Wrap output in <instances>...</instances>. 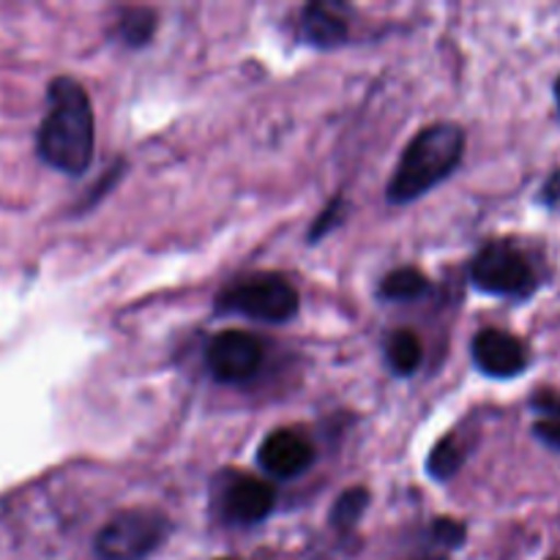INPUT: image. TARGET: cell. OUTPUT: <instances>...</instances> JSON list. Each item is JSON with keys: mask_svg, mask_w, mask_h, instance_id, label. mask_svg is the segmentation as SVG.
Returning <instances> with one entry per match:
<instances>
[{"mask_svg": "<svg viewBox=\"0 0 560 560\" xmlns=\"http://www.w3.org/2000/svg\"><path fill=\"white\" fill-rule=\"evenodd\" d=\"M49 109L38 126V156L66 175H82L93 162L96 126L88 91L71 77H58L49 85Z\"/></svg>", "mask_w": 560, "mask_h": 560, "instance_id": "1", "label": "cell"}, {"mask_svg": "<svg viewBox=\"0 0 560 560\" xmlns=\"http://www.w3.org/2000/svg\"><path fill=\"white\" fill-rule=\"evenodd\" d=\"M463 153L465 131L457 124H432L421 129L399 159L397 173L386 189L388 200L397 206L419 200L454 173Z\"/></svg>", "mask_w": 560, "mask_h": 560, "instance_id": "2", "label": "cell"}, {"mask_svg": "<svg viewBox=\"0 0 560 560\" xmlns=\"http://www.w3.org/2000/svg\"><path fill=\"white\" fill-rule=\"evenodd\" d=\"M299 293L279 273H255L233 282L219 299V306L262 323H288L299 315Z\"/></svg>", "mask_w": 560, "mask_h": 560, "instance_id": "3", "label": "cell"}, {"mask_svg": "<svg viewBox=\"0 0 560 560\" xmlns=\"http://www.w3.org/2000/svg\"><path fill=\"white\" fill-rule=\"evenodd\" d=\"M170 523L151 509H129L109 520L96 536V556L102 560H142L167 536Z\"/></svg>", "mask_w": 560, "mask_h": 560, "instance_id": "4", "label": "cell"}, {"mask_svg": "<svg viewBox=\"0 0 560 560\" xmlns=\"http://www.w3.org/2000/svg\"><path fill=\"white\" fill-rule=\"evenodd\" d=\"M470 279L481 293L525 299L534 293L536 277L528 257L509 241H492L470 262Z\"/></svg>", "mask_w": 560, "mask_h": 560, "instance_id": "5", "label": "cell"}, {"mask_svg": "<svg viewBox=\"0 0 560 560\" xmlns=\"http://www.w3.org/2000/svg\"><path fill=\"white\" fill-rule=\"evenodd\" d=\"M206 364L211 375L222 383L249 381L262 364L260 339L238 328L217 334L206 348Z\"/></svg>", "mask_w": 560, "mask_h": 560, "instance_id": "6", "label": "cell"}, {"mask_svg": "<svg viewBox=\"0 0 560 560\" xmlns=\"http://www.w3.org/2000/svg\"><path fill=\"white\" fill-rule=\"evenodd\" d=\"M262 470L273 479H295L315 463V446L299 430H277L257 448Z\"/></svg>", "mask_w": 560, "mask_h": 560, "instance_id": "7", "label": "cell"}, {"mask_svg": "<svg viewBox=\"0 0 560 560\" xmlns=\"http://www.w3.org/2000/svg\"><path fill=\"white\" fill-rule=\"evenodd\" d=\"M474 361L490 377H517L528 366V350L514 334L485 328L474 339Z\"/></svg>", "mask_w": 560, "mask_h": 560, "instance_id": "8", "label": "cell"}, {"mask_svg": "<svg viewBox=\"0 0 560 560\" xmlns=\"http://www.w3.org/2000/svg\"><path fill=\"white\" fill-rule=\"evenodd\" d=\"M273 503H277V490L257 476H238L230 481L224 492V514L241 525H255L266 520Z\"/></svg>", "mask_w": 560, "mask_h": 560, "instance_id": "9", "label": "cell"}, {"mask_svg": "<svg viewBox=\"0 0 560 560\" xmlns=\"http://www.w3.org/2000/svg\"><path fill=\"white\" fill-rule=\"evenodd\" d=\"M301 36L312 47H339L348 38V20L339 5L310 3L301 14Z\"/></svg>", "mask_w": 560, "mask_h": 560, "instance_id": "10", "label": "cell"}, {"mask_svg": "<svg viewBox=\"0 0 560 560\" xmlns=\"http://www.w3.org/2000/svg\"><path fill=\"white\" fill-rule=\"evenodd\" d=\"M386 355L388 364L394 366L397 375H413L421 364V355H424V348H421V339L416 337L408 328H399L388 337L386 342Z\"/></svg>", "mask_w": 560, "mask_h": 560, "instance_id": "11", "label": "cell"}, {"mask_svg": "<svg viewBox=\"0 0 560 560\" xmlns=\"http://www.w3.org/2000/svg\"><path fill=\"white\" fill-rule=\"evenodd\" d=\"M430 290V279L419 268H397L381 282V295L388 301H413Z\"/></svg>", "mask_w": 560, "mask_h": 560, "instance_id": "12", "label": "cell"}, {"mask_svg": "<svg viewBox=\"0 0 560 560\" xmlns=\"http://www.w3.org/2000/svg\"><path fill=\"white\" fill-rule=\"evenodd\" d=\"M534 410H536V424H534L536 438L560 452V394L541 392L539 397L534 399Z\"/></svg>", "mask_w": 560, "mask_h": 560, "instance_id": "13", "label": "cell"}, {"mask_svg": "<svg viewBox=\"0 0 560 560\" xmlns=\"http://www.w3.org/2000/svg\"><path fill=\"white\" fill-rule=\"evenodd\" d=\"M153 31H156V14L151 9H129L120 14L118 36L126 47H142L151 42Z\"/></svg>", "mask_w": 560, "mask_h": 560, "instance_id": "14", "label": "cell"}, {"mask_svg": "<svg viewBox=\"0 0 560 560\" xmlns=\"http://www.w3.org/2000/svg\"><path fill=\"white\" fill-rule=\"evenodd\" d=\"M463 457L465 454H463V446H459V441L454 435H448V438H443L435 448H432L427 468H430V474L435 476V479L446 481L457 474L459 465H463Z\"/></svg>", "mask_w": 560, "mask_h": 560, "instance_id": "15", "label": "cell"}, {"mask_svg": "<svg viewBox=\"0 0 560 560\" xmlns=\"http://www.w3.org/2000/svg\"><path fill=\"white\" fill-rule=\"evenodd\" d=\"M366 501H370V492L364 487H353V490L342 492L331 509V523L337 528H353L361 514H364Z\"/></svg>", "mask_w": 560, "mask_h": 560, "instance_id": "16", "label": "cell"}, {"mask_svg": "<svg viewBox=\"0 0 560 560\" xmlns=\"http://www.w3.org/2000/svg\"><path fill=\"white\" fill-rule=\"evenodd\" d=\"M435 539L446 547H459L465 541V525L457 520H438Z\"/></svg>", "mask_w": 560, "mask_h": 560, "instance_id": "17", "label": "cell"}, {"mask_svg": "<svg viewBox=\"0 0 560 560\" xmlns=\"http://www.w3.org/2000/svg\"><path fill=\"white\" fill-rule=\"evenodd\" d=\"M339 208H342V202H339V200H334L331 206L326 208V213H320V219H317V222H315V228H312V233H310L312 244H315V241L320 238V235H326L328 230H331L334 224L339 222Z\"/></svg>", "mask_w": 560, "mask_h": 560, "instance_id": "18", "label": "cell"}, {"mask_svg": "<svg viewBox=\"0 0 560 560\" xmlns=\"http://www.w3.org/2000/svg\"><path fill=\"white\" fill-rule=\"evenodd\" d=\"M539 200L545 202L550 211H560V170H556V173L547 178V184H545V189H541Z\"/></svg>", "mask_w": 560, "mask_h": 560, "instance_id": "19", "label": "cell"}, {"mask_svg": "<svg viewBox=\"0 0 560 560\" xmlns=\"http://www.w3.org/2000/svg\"><path fill=\"white\" fill-rule=\"evenodd\" d=\"M556 98H558V109H560V77H558V82H556Z\"/></svg>", "mask_w": 560, "mask_h": 560, "instance_id": "20", "label": "cell"}]
</instances>
